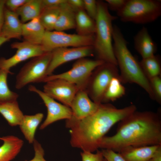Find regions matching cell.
<instances>
[{
    "mask_svg": "<svg viewBox=\"0 0 161 161\" xmlns=\"http://www.w3.org/2000/svg\"><path fill=\"white\" fill-rule=\"evenodd\" d=\"M136 110L134 104L119 109L111 104L101 103L94 113L86 117L66 120L65 126L69 129L71 145L82 151H96L111 128Z\"/></svg>",
    "mask_w": 161,
    "mask_h": 161,
    "instance_id": "obj_1",
    "label": "cell"
},
{
    "mask_svg": "<svg viewBox=\"0 0 161 161\" xmlns=\"http://www.w3.org/2000/svg\"><path fill=\"white\" fill-rule=\"evenodd\" d=\"M156 145H161L160 114L136 111L119 122L115 134L103 137L99 147L119 152L128 147Z\"/></svg>",
    "mask_w": 161,
    "mask_h": 161,
    "instance_id": "obj_2",
    "label": "cell"
},
{
    "mask_svg": "<svg viewBox=\"0 0 161 161\" xmlns=\"http://www.w3.org/2000/svg\"><path fill=\"white\" fill-rule=\"evenodd\" d=\"M112 38L114 53L122 83H135L143 89L151 99L154 97L149 79L140 66V61L131 53L128 43L120 28L113 26Z\"/></svg>",
    "mask_w": 161,
    "mask_h": 161,
    "instance_id": "obj_3",
    "label": "cell"
},
{
    "mask_svg": "<svg viewBox=\"0 0 161 161\" xmlns=\"http://www.w3.org/2000/svg\"><path fill=\"white\" fill-rule=\"evenodd\" d=\"M97 13L95 20L96 30L93 47L98 59L117 66L112 44L113 21L117 17L109 13L107 5L104 1H97Z\"/></svg>",
    "mask_w": 161,
    "mask_h": 161,
    "instance_id": "obj_4",
    "label": "cell"
},
{
    "mask_svg": "<svg viewBox=\"0 0 161 161\" xmlns=\"http://www.w3.org/2000/svg\"><path fill=\"white\" fill-rule=\"evenodd\" d=\"M117 17L125 22L145 24L155 21L161 15V1L158 0H127Z\"/></svg>",
    "mask_w": 161,
    "mask_h": 161,
    "instance_id": "obj_5",
    "label": "cell"
},
{
    "mask_svg": "<svg viewBox=\"0 0 161 161\" xmlns=\"http://www.w3.org/2000/svg\"><path fill=\"white\" fill-rule=\"evenodd\" d=\"M51 56V52H46L26 63L16 75L15 88L19 89L30 83L43 82Z\"/></svg>",
    "mask_w": 161,
    "mask_h": 161,
    "instance_id": "obj_6",
    "label": "cell"
},
{
    "mask_svg": "<svg viewBox=\"0 0 161 161\" xmlns=\"http://www.w3.org/2000/svg\"><path fill=\"white\" fill-rule=\"evenodd\" d=\"M95 39V34L84 36L55 30L46 31L41 45L46 52L59 48L93 46Z\"/></svg>",
    "mask_w": 161,
    "mask_h": 161,
    "instance_id": "obj_7",
    "label": "cell"
},
{
    "mask_svg": "<svg viewBox=\"0 0 161 161\" xmlns=\"http://www.w3.org/2000/svg\"><path fill=\"white\" fill-rule=\"evenodd\" d=\"M104 62L97 59L80 58L74 64L69 70L61 74L48 76L44 79L43 82L55 79H62L75 85L79 90L83 89L93 71Z\"/></svg>",
    "mask_w": 161,
    "mask_h": 161,
    "instance_id": "obj_8",
    "label": "cell"
},
{
    "mask_svg": "<svg viewBox=\"0 0 161 161\" xmlns=\"http://www.w3.org/2000/svg\"><path fill=\"white\" fill-rule=\"evenodd\" d=\"M92 82L91 93L93 101L97 104L102 103L104 94L112 79L119 76L117 66L107 62L97 67Z\"/></svg>",
    "mask_w": 161,
    "mask_h": 161,
    "instance_id": "obj_9",
    "label": "cell"
},
{
    "mask_svg": "<svg viewBox=\"0 0 161 161\" xmlns=\"http://www.w3.org/2000/svg\"><path fill=\"white\" fill-rule=\"evenodd\" d=\"M29 90L37 94L43 100L47 109L46 117L39 129L43 130L49 125L58 120L71 118L72 112L70 107L61 104L46 95L43 91L30 85Z\"/></svg>",
    "mask_w": 161,
    "mask_h": 161,
    "instance_id": "obj_10",
    "label": "cell"
},
{
    "mask_svg": "<svg viewBox=\"0 0 161 161\" xmlns=\"http://www.w3.org/2000/svg\"><path fill=\"white\" fill-rule=\"evenodd\" d=\"M51 52V58L47 71V76L52 75L56 68L64 64L92 56L95 53L93 46L59 48L54 49Z\"/></svg>",
    "mask_w": 161,
    "mask_h": 161,
    "instance_id": "obj_11",
    "label": "cell"
},
{
    "mask_svg": "<svg viewBox=\"0 0 161 161\" xmlns=\"http://www.w3.org/2000/svg\"><path fill=\"white\" fill-rule=\"evenodd\" d=\"M11 46L16 49V52L8 58H0V69L10 71V68L21 62L45 53L41 45L32 44L25 41L14 42Z\"/></svg>",
    "mask_w": 161,
    "mask_h": 161,
    "instance_id": "obj_12",
    "label": "cell"
},
{
    "mask_svg": "<svg viewBox=\"0 0 161 161\" xmlns=\"http://www.w3.org/2000/svg\"><path fill=\"white\" fill-rule=\"evenodd\" d=\"M45 83L43 91L46 95L70 107L75 95L79 90L75 85L60 79L52 80Z\"/></svg>",
    "mask_w": 161,
    "mask_h": 161,
    "instance_id": "obj_13",
    "label": "cell"
},
{
    "mask_svg": "<svg viewBox=\"0 0 161 161\" xmlns=\"http://www.w3.org/2000/svg\"><path fill=\"white\" fill-rule=\"evenodd\" d=\"M99 104L91 100L83 89L79 90L75 95L70 107L72 112L71 118L79 120L94 113Z\"/></svg>",
    "mask_w": 161,
    "mask_h": 161,
    "instance_id": "obj_14",
    "label": "cell"
},
{
    "mask_svg": "<svg viewBox=\"0 0 161 161\" xmlns=\"http://www.w3.org/2000/svg\"><path fill=\"white\" fill-rule=\"evenodd\" d=\"M133 40L135 49L142 58L155 55L157 46L146 27H143L138 31L134 36Z\"/></svg>",
    "mask_w": 161,
    "mask_h": 161,
    "instance_id": "obj_15",
    "label": "cell"
},
{
    "mask_svg": "<svg viewBox=\"0 0 161 161\" xmlns=\"http://www.w3.org/2000/svg\"><path fill=\"white\" fill-rule=\"evenodd\" d=\"M23 23L16 12L4 8V23L0 35L10 40L22 37Z\"/></svg>",
    "mask_w": 161,
    "mask_h": 161,
    "instance_id": "obj_16",
    "label": "cell"
},
{
    "mask_svg": "<svg viewBox=\"0 0 161 161\" xmlns=\"http://www.w3.org/2000/svg\"><path fill=\"white\" fill-rule=\"evenodd\" d=\"M45 31L38 17L23 23L22 36L25 41L32 44L41 45Z\"/></svg>",
    "mask_w": 161,
    "mask_h": 161,
    "instance_id": "obj_17",
    "label": "cell"
},
{
    "mask_svg": "<svg viewBox=\"0 0 161 161\" xmlns=\"http://www.w3.org/2000/svg\"><path fill=\"white\" fill-rule=\"evenodd\" d=\"M3 143L0 146V161H11L20 151L23 145L21 139L13 135L2 137Z\"/></svg>",
    "mask_w": 161,
    "mask_h": 161,
    "instance_id": "obj_18",
    "label": "cell"
},
{
    "mask_svg": "<svg viewBox=\"0 0 161 161\" xmlns=\"http://www.w3.org/2000/svg\"><path fill=\"white\" fill-rule=\"evenodd\" d=\"M160 145L130 147L118 153L126 161H150L154 152Z\"/></svg>",
    "mask_w": 161,
    "mask_h": 161,
    "instance_id": "obj_19",
    "label": "cell"
},
{
    "mask_svg": "<svg viewBox=\"0 0 161 161\" xmlns=\"http://www.w3.org/2000/svg\"><path fill=\"white\" fill-rule=\"evenodd\" d=\"M76 12L68 3L67 1L60 6V10L54 30L64 31L75 29Z\"/></svg>",
    "mask_w": 161,
    "mask_h": 161,
    "instance_id": "obj_20",
    "label": "cell"
},
{
    "mask_svg": "<svg viewBox=\"0 0 161 161\" xmlns=\"http://www.w3.org/2000/svg\"><path fill=\"white\" fill-rule=\"evenodd\" d=\"M43 117L44 114L41 113L33 115H24L19 126L25 138L29 143H33L36 129Z\"/></svg>",
    "mask_w": 161,
    "mask_h": 161,
    "instance_id": "obj_21",
    "label": "cell"
},
{
    "mask_svg": "<svg viewBox=\"0 0 161 161\" xmlns=\"http://www.w3.org/2000/svg\"><path fill=\"white\" fill-rule=\"evenodd\" d=\"M0 114L12 126H19L24 116L17 100L0 105Z\"/></svg>",
    "mask_w": 161,
    "mask_h": 161,
    "instance_id": "obj_22",
    "label": "cell"
},
{
    "mask_svg": "<svg viewBox=\"0 0 161 161\" xmlns=\"http://www.w3.org/2000/svg\"><path fill=\"white\" fill-rule=\"evenodd\" d=\"M75 29L77 34L80 35L95 34L96 30L95 21L84 10H80L76 13Z\"/></svg>",
    "mask_w": 161,
    "mask_h": 161,
    "instance_id": "obj_23",
    "label": "cell"
},
{
    "mask_svg": "<svg viewBox=\"0 0 161 161\" xmlns=\"http://www.w3.org/2000/svg\"><path fill=\"white\" fill-rule=\"evenodd\" d=\"M42 10V0H29L16 13L23 23L39 17Z\"/></svg>",
    "mask_w": 161,
    "mask_h": 161,
    "instance_id": "obj_24",
    "label": "cell"
},
{
    "mask_svg": "<svg viewBox=\"0 0 161 161\" xmlns=\"http://www.w3.org/2000/svg\"><path fill=\"white\" fill-rule=\"evenodd\" d=\"M140 63L143 72L149 80L161 75V63L160 56L155 55L142 58Z\"/></svg>",
    "mask_w": 161,
    "mask_h": 161,
    "instance_id": "obj_25",
    "label": "cell"
},
{
    "mask_svg": "<svg viewBox=\"0 0 161 161\" xmlns=\"http://www.w3.org/2000/svg\"><path fill=\"white\" fill-rule=\"evenodd\" d=\"M122 83L119 76L113 78L104 94L102 103L114 101L124 95L126 90Z\"/></svg>",
    "mask_w": 161,
    "mask_h": 161,
    "instance_id": "obj_26",
    "label": "cell"
},
{
    "mask_svg": "<svg viewBox=\"0 0 161 161\" xmlns=\"http://www.w3.org/2000/svg\"><path fill=\"white\" fill-rule=\"evenodd\" d=\"M10 71L0 69V105L17 100L18 95L11 91L7 83V77Z\"/></svg>",
    "mask_w": 161,
    "mask_h": 161,
    "instance_id": "obj_27",
    "label": "cell"
},
{
    "mask_svg": "<svg viewBox=\"0 0 161 161\" xmlns=\"http://www.w3.org/2000/svg\"><path fill=\"white\" fill-rule=\"evenodd\" d=\"M60 6L42 9L39 18L46 31H52L54 30L60 12Z\"/></svg>",
    "mask_w": 161,
    "mask_h": 161,
    "instance_id": "obj_28",
    "label": "cell"
},
{
    "mask_svg": "<svg viewBox=\"0 0 161 161\" xmlns=\"http://www.w3.org/2000/svg\"><path fill=\"white\" fill-rule=\"evenodd\" d=\"M150 85L154 95V100L160 104L161 103V76L149 79Z\"/></svg>",
    "mask_w": 161,
    "mask_h": 161,
    "instance_id": "obj_29",
    "label": "cell"
},
{
    "mask_svg": "<svg viewBox=\"0 0 161 161\" xmlns=\"http://www.w3.org/2000/svg\"><path fill=\"white\" fill-rule=\"evenodd\" d=\"M84 10L92 19L95 20L97 13V1L83 0Z\"/></svg>",
    "mask_w": 161,
    "mask_h": 161,
    "instance_id": "obj_30",
    "label": "cell"
},
{
    "mask_svg": "<svg viewBox=\"0 0 161 161\" xmlns=\"http://www.w3.org/2000/svg\"><path fill=\"white\" fill-rule=\"evenodd\" d=\"M82 161H103L104 158L101 151L98 149L95 153L82 151L80 152Z\"/></svg>",
    "mask_w": 161,
    "mask_h": 161,
    "instance_id": "obj_31",
    "label": "cell"
},
{
    "mask_svg": "<svg viewBox=\"0 0 161 161\" xmlns=\"http://www.w3.org/2000/svg\"><path fill=\"white\" fill-rule=\"evenodd\" d=\"M106 161H126L119 153L110 149H102L101 150Z\"/></svg>",
    "mask_w": 161,
    "mask_h": 161,
    "instance_id": "obj_32",
    "label": "cell"
},
{
    "mask_svg": "<svg viewBox=\"0 0 161 161\" xmlns=\"http://www.w3.org/2000/svg\"><path fill=\"white\" fill-rule=\"evenodd\" d=\"M34 156L28 161H47L44 158V151L41 144L36 140L33 143Z\"/></svg>",
    "mask_w": 161,
    "mask_h": 161,
    "instance_id": "obj_33",
    "label": "cell"
},
{
    "mask_svg": "<svg viewBox=\"0 0 161 161\" xmlns=\"http://www.w3.org/2000/svg\"><path fill=\"white\" fill-rule=\"evenodd\" d=\"M29 0H5V6L8 10L15 12L19 8L24 5Z\"/></svg>",
    "mask_w": 161,
    "mask_h": 161,
    "instance_id": "obj_34",
    "label": "cell"
},
{
    "mask_svg": "<svg viewBox=\"0 0 161 161\" xmlns=\"http://www.w3.org/2000/svg\"><path fill=\"white\" fill-rule=\"evenodd\" d=\"M105 1L109 9L117 12L123 7L127 0H106Z\"/></svg>",
    "mask_w": 161,
    "mask_h": 161,
    "instance_id": "obj_35",
    "label": "cell"
},
{
    "mask_svg": "<svg viewBox=\"0 0 161 161\" xmlns=\"http://www.w3.org/2000/svg\"><path fill=\"white\" fill-rule=\"evenodd\" d=\"M67 0H42V9L46 8L59 7Z\"/></svg>",
    "mask_w": 161,
    "mask_h": 161,
    "instance_id": "obj_36",
    "label": "cell"
},
{
    "mask_svg": "<svg viewBox=\"0 0 161 161\" xmlns=\"http://www.w3.org/2000/svg\"><path fill=\"white\" fill-rule=\"evenodd\" d=\"M67 2L76 12L84 10L83 0H67Z\"/></svg>",
    "mask_w": 161,
    "mask_h": 161,
    "instance_id": "obj_37",
    "label": "cell"
},
{
    "mask_svg": "<svg viewBox=\"0 0 161 161\" xmlns=\"http://www.w3.org/2000/svg\"><path fill=\"white\" fill-rule=\"evenodd\" d=\"M5 1V0H0V35L4 21Z\"/></svg>",
    "mask_w": 161,
    "mask_h": 161,
    "instance_id": "obj_38",
    "label": "cell"
},
{
    "mask_svg": "<svg viewBox=\"0 0 161 161\" xmlns=\"http://www.w3.org/2000/svg\"><path fill=\"white\" fill-rule=\"evenodd\" d=\"M150 161H161V145H160L156 150Z\"/></svg>",
    "mask_w": 161,
    "mask_h": 161,
    "instance_id": "obj_39",
    "label": "cell"
},
{
    "mask_svg": "<svg viewBox=\"0 0 161 161\" xmlns=\"http://www.w3.org/2000/svg\"><path fill=\"white\" fill-rule=\"evenodd\" d=\"M9 40L0 35V46Z\"/></svg>",
    "mask_w": 161,
    "mask_h": 161,
    "instance_id": "obj_40",
    "label": "cell"
},
{
    "mask_svg": "<svg viewBox=\"0 0 161 161\" xmlns=\"http://www.w3.org/2000/svg\"><path fill=\"white\" fill-rule=\"evenodd\" d=\"M103 161H106V160H105L104 159Z\"/></svg>",
    "mask_w": 161,
    "mask_h": 161,
    "instance_id": "obj_41",
    "label": "cell"
}]
</instances>
